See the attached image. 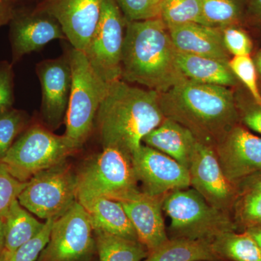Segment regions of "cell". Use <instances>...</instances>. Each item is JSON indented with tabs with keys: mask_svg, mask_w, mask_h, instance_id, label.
<instances>
[{
	"mask_svg": "<svg viewBox=\"0 0 261 261\" xmlns=\"http://www.w3.org/2000/svg\"><path fill=\"white\" fill-rule=\"evenodd\" d=\"M9 23L13 65L55 39H67L58 20L37 7L33 10L16 7Z\"/></svg>",
	"mask_w": 261,
	"mask_h": 261,
	"instance_id": "obj_15",
	"label": "cell"
},
{
	"mask_svg": "<svg viewBox=\"0 0 261 261\" xmlns=\"http://www.w3.org/2000/svg\"><path fill=\"white\" fill-rule=\"evenodd\" d=\"M240 122L247 128L261 134V106L253 100L250 102H237Z\"/></svg>",
	"mask_w": 261,
	"mask_h": 261,
	"instance_id": "obj_36",
	"label": "cell"
},
{
	"mask_svg": "<svg viewBox=\"0 0 261 261\" xmlns=\"http://www.w3.org/2000/svg\"><path fill=\"white\" fill-rule=\"evenodd\" d=\"M28 182V181H27ZM27 182L18 181L8 171L4 163L0 161V218L4 219L13 201L18 199Z\"/></svg>",
	"mask_w": 261,
	"mask_h": 261,
	"instance_id": "obj_33",
	"label": "cell"
},
{
	"mask_svg": "<svg viewBox=\"0 0 261 261\" xmlns=\"http://www.w3.org/2000/svg\"><path fill=\"white\" fill-rule=\"evenodd\" d=\"M197 141L190 130L165 118L144 137L142 144L167 154L189 170Z\"/></svg>",
	"mask_w": 261,
	"mask_h": 261,
	"instance_id": "obj_20",
	"label": "cell"
},
{
	"mask_svg": "<svg viewBox=\"0 0 261 261\" xmlns=\"http://www.w3.org/2000/svg\"><path fill=\"white\" fill-rule=\"evenodd\" d=\"M102 0H41L37 8L58 20L72 47L84 51L97 27Z\"/></svg>",
	"mask_w": 261,
	"mask_h": 261,
	"instance_id": "obj_17",
	"label": "cell"
},
{
	"mask_svg": "<svg viewBox=\"0 0 261 261\" xmlns=\"http://www.w3.org/2000/svg\"><path fill=\"white\" fill-rule=\"evenodd\" d=\"M189 173L192 188L210 205L231 215L238 197V187L225 176L214 147L197 141Z\"/></svg>",
	"mask_w": 261,
	"mask_h": 261,
	"instance_id": "obj_11",
	"label": "cell"
},
{
	"mask_svg": "<svg viewBox=\"0 0 261 261\" xmlns=\"http://www.w3.org/2000/svg\"><path fill=\"white\" fill-rule=\"evenodd\" d=\"M18 200L40 219L54 220L65 214L77 201V176L66 161L33 176Z\"/></svg>",
	"mask_w": 261,
	"mask_h": 261,
	"instance_id": "obj_7",
	"label": "cell"
},
{
	"mask_svg": "<svg viewBox=\"0 0 261 261\" xmlns=\"http://www.w3.org/2000/svg\"><path fill=\"white\" fill-rule=\"evenodd\" d=\"M14 1L17 3L18 2L22 1V0H14Z\"/></svg>",
	"mask_w": 261,
	"mask_h": 261,
	"instance_id": "obj_44",
	"label": "cell"
},
{
	"mask_svg": "<svg viewBox=\"0 0 261 261\" xmlns=\"http://www.w3.org/2000/svg\"><path fill=\"white\" fill-rule=\"evenodd\" d=\"M162 196H152L139 188L116 196L135 228L139 241L149 253L169 240L163 216Z\"/></svg>",
	"mask_w": 261,
	"mask_h": 261,
	"instance_id": "obj_16",
	"label": "cell"
},
{
	"mask_svg": "<svg viewBox=\"0 0 261 261\" xmlns=\"http://www.w3.org/2000/svg\"><path fill=\"white\" fill-rule=\"evenodd\" d=\"M126 22L116 0H102L99 22L83 51L96 73L107 83L121 80Z\"/></svg>",
	"mask_w": 261,
	"mask_h": 261,
	"instance_id": "obj_9",
	"label": "cell"
},
{
	"mask_svg": "<svg viewBox=\"0 0 261 261\" xmlns=\"http://www.w3.org/2000/svg\"><path fill=\"white\" fill-rule=\"evenodd\" d=\"M244 231H246L247 233H248L255 240L257 245L261 248V226L247 228V229Z\"/></svg>",
	"mask_w": 261,
	"mask_h": 261,
	"instance_id": "obj_40",
	"label": "cell"
},
{
	"mask_svg": "<svg viewBox=\"0 0 261 261\" xmlns=\"http://www.w3.org/2000/svg\"><path fill=\"white\" fill-rule=\"evenodd\" d=\"M77 195L110 199L139 188L132 159L113 147L86 160L76 172Z\"/></svg>",
	"mask_w": 261,
	"mask_h": 261,
	"instance_id": "obj_8",
	"label": "cell"
},
{
	"mask_svg": "<svg viewBox=\"0 0 261 261\" xmlns=\"http://www.w3.org/2000/svg\"><path fill=\"white\" fill-rule=\"evenodd\" d=\"M159 93L118 80L108 86L95 118L103 148L113 147L132 159L146 135L164 120Z\"/></svg>",
	"mask_w": 261,
	"mask_h": 261,
	"instance_id": "obj_2",
	"label": "cell"
},
{
	"mask_svg": "<svg viewBox=\"0 0 261 261\" xmlns=\"http://www.w3.org/2000/svg\"><path fill=\"white\" fill-rule=\"evenodd\" d=\"M239 195L231 211L238 231L261 226V187H238Z\"/></svg>",
	"mask_w": 261,
	"mask_h": 261,
	"instance_id": "obj_26",
	"label": "cell"
},
{
	"mask_svg": "<svg viewBox=\"0 0 261 261\" xmlns=\"http://www.w3.org/2000/svg\"><path fill=\"white\" fill-rule=\"evenodd\" d=\"M10 252L7 251L6 250H3L0 252V261H7L10 256Z\"/></svg>",
	"mask_w": 261,
	"mask_h": 261,
	"instance_id": "obj_43",
	"label": "cell"
},
{
	"mask_svg": "<svg viewBox=\"0 0 261 261\" xmlns=\"http://www.w3.org/2000/svg\"><path fill=\"white\" fill-rule=\"evenodd\" d=\"M3 220L5 250L10 253L39 234L45 224V222H40L34 218L32 213L20 205L18 199L13 201Z\"/></svg>",
	"mask_w": 261,
	"mask_h": 261,
	"instance_id": "obj_23",
	"label": "cell"
},
{
	"mask_svg": "<svg viewBox=\"0 0 261 261\" xmlns=\"http://www.w3.org/2000/svg\"><path fill=\"white\" fill-rule=\"evenodd\" d=\"M132 161L142 191L149 195L162 196L190 187L189 170L157 149L142 144Z\"/></svg>",
	"mask_w": 261,
	"mask_h": 261,
	"instance_id": "obj_12",
	"label": "cell"
},
{
	"mask_svg": "<svg viewBox=\"0 0 261 261\" xmlns=\"http://www.w3.org/2000/svg\"><path fill=\"white\" fill-rule=\"evenodd\" d=\"M5 226L4 220L0 218V252L5 250Z\"/></svg>",
	"mask_w": 261,
	"mask_h": 261,
	"instance_id": "obj_41",
	"label": "cell"
},
{
	"mask_svg": "<svg viewBox=\"0 0 261 261\" xmlns=\"http://www.w3.org/2000/svg\"><path fill=\"white\" fill-rule=\"evenodd\" d=\"M75 151L64 136L35 123L19 136L1 162L13 177L27 182L38 173L64 162Z\"/></svg>",
	"mask_w": 261,
	"mask_h": 261,
	"instance_id": "obj_6",
	"label": "cell"
},
{
	"mask_svg": "<svg viewBox=\"0 0 261 261\" xmlns=\"http://www.w3.org/2000/svg\"><path fill=\"white\" fill-rule=\"evenodd\" d=\"M178 53L230 61L221 29L199 23H187L168 28Z\"/></svg>",
	"mask_w": 261,
	"mask_h": 261,
	"instance_id": "obj_18",
	"label": "cell"
},
{
	"mask_svg": "<svg viewBox=\"0 0 261 261\" xmlns=\"http://www.w3.org/2000/svg\"><path fill=\"white\" fill-rule=\"evenodd\" d=\"M126 21L160 18L159 0H116Z\"/></svg>",
	"mask_w": 261,
	"mask_h": 261,
	"instance_id": "obj_31",
	"label": "cell"
},
{
	"mask_svg": "<svg viewBox=\"0 0 261 261\" xmlns=\"http://www.w3.org/2000/svg\"><path fill=\"white\" fill-rule=\"evenodd\" d=\"M144 261L224 260L215 251L211 242L174 238L149 253Z\"/></svg>",
	"mask_w": 261,
	"mask_h": 261,
	"instance_id": "obj_22",
	"label": "cell"
},
{
	"mask_svg": "<svg viewBox=\"0 0 261 261\" xmlns=\"http://www.w3.org/2000/svg\"><path fill=\"white\" fill-rule=\"evenodd\" d=\"M160 18L168 28L187 23L202 24V0H163Z\"/></svg>",
	"mask_w": 261,
	"mask_h": 261,
	"instance_id": "obj_28",
	"label": "cell"
},
{
	"mask_svg": "<svg viewBox=\"0 0 261 261\" xmlns=\"http://www.w3.org/2000/svg\"><path fill=\"white\" fill-rule=\"evenodd\" d=\"M211 244L224 261H261V248L246 231H225Z\"/></svg>",
	"mask_w": 261,
	"mask_h": 261,
	"instance_id": "obj_25",
	"label": "cell"
},
{
	"mask_svg": "<svg viewBox=\"0 0 261 261\" xmlns=\"http://www.w3.org/2000/svg\"><path fill=\"white\" fill-rule=\"evenodd\" d=\"M13 64L0 62V113L13 108L14 102V73Z\"/></svg>",
	"mask_w": 261,
	"mask_h": 261,
	"instance_id": "obj_35",
	"label": "cell"
},
{
	"mask_svg": "<svg viewBox=\"0 0 261 261\" xmlns=\"http://www.w3.org/2000/svg\"><path fill=\"white\" fill-rule=\"evenodd\" d=\"M159 104L164 118L177 122L213 147L240 123L233 92L222 86L185 79L160 93Z\"/></svg>",
	"mask_w": 261,
	"mask_h": 261,
	"instance_id": "obj_1",
	"label": "cell"
},
{
	"mask_svg": "<svg viewBox=\"0 0 261 261\" xmlns=\"http://www.w3.org/2000/svg\"><path fill=\"white\" fill-rule=\"evenodd\" d=\"M177 50L161 18L126 21L121 79L159 93L185 80L176 63Z\"/></svg>",
	"mask_w": 261,
	"mask_h": 261,
	"instance_id": "obj_3",
	"label": "cell"
},
{
	"mask_svg": "<svg viewBox=\"0 0 261 261\" xmlns=\"http://www.w3.org/2000/svg\"><path fill=\"white\" fill-rule=\"evenodd\" d=\"M243 10V0H202V25L217 29L235 25Z\"/></svg>",
	"mask_w": 261,
	"mask_h": 261,
	"instance_id": "obj_27",
	"label": "cell"
},
{
	"mask_svg": "<svg viewBox=\"0 0 261 261\" xmlns=\"http://www.w3.org/2000/svg\"><path fill=\"white\" fill-rule=\"evenodd\" d=\"M54 220H47L39 234L10 254L7 261H36L49 242Z\"/></svg>",
	"mask_w": 261,
	"mask_h": 261,
	"instance_id": "obj_32",
	"label": "cell"
},
{
	"mask_svg": "<svg viewBox=\"0 0 261 261\" xmlns=\"http://www.w3.org/2000/svg\"><path fill=\"white\" fill-rule=\"evenodd\" d=\"M68 56L72 84L63 136L78 150L92 134L98 109L111 83L98 75L83 51L72 47Z\"/></svg>",
	"mask_w": 261,
	"mask_h": 261,
	"instance_id": "obj_4",
	"label": "cell"
},
{
	"mask_svg": "<svg viewBox=\"0 0 261 261\" xmlns=\"http://www.w3.org/2000/svg\"><path fill=\"white\" fill-rule=\"evenodd\" d=\"M254 63H255V67H256L257 71L258 72L261 76V50L257 53Z\"/></svg>",
	"mask_w": 261,
	"mask_h": 261,
	"instance_id": "obj_42",
	"label": "cell"
},
{
	"mask_svg": "<svg viewBox=\"0 0 261 261\" xmlns=\"http://www.w3.org/2000/svg\"><path fill=\"white\" fill-rule=\"evenodd\" d=\"M36 71L42 87V121L53 132L65 123L69 103L72 73L68 55L41 62Z\"/></svg>",
	"mask_w": 261,
	"mask_h": 261,
	"instance_id": "obj_14",
	"label": "cell"
},
{
	"mask_svg": "<svg viewBox=\"0 0 261 261\" xmlns=\"http://www.w3.org/2000/svg\"><path fill=\"white\" fill-rule=\"evenodd\" d=\"M214 149L225 176L237 187L245 178L261 173V138L240 123Z\"/></svg>",
	"mask_w": 261,
	"mask_h": 261,
	"instance_id": "obj_13",
	"label": "cell"
},
{
	"mask_svg": "<svg viewBox=\"0 0 261 261\" xmlns=\"http://www.w3.org/2000/svg\"><path fill=\"white\" fill-rule=\"evenodd\" d=\"M176 63L187 80L226 87L238 84L228 62L177 51Z\"/></svg>",
	"mask_w": 261,
	"mask_h": 261,
	"instance_id": "obj_21",
	"label": "cell"
},
{
	"mask_svg": "<svg viewBox=\"0 0 261 261\" xmlns=\"http://www.w3.org/2000/svg\"><path fill=\"white\" fill-rule=\"evenodd\" d=\"M243 186H260L261 187V173L252 175L250 177H247L240 182L238 187Z\"/></svg>",
	"mask_w": 261,
	"mask_h": 261,
	"instance_id": "obj_38",
	"label": "cell"
},
{
	"mask_svg": "<svg viewBox=\"0 0 261 261\" xmlns=\"http://www.w3.org/2000/svg\"><path fill=\"white\" fill-rule=\"evenodd\" d=\"M77 201L88 214L93 230L139 240L126 211L118 201L91 195H77Z\"/></svg>",
	"mask_w": 261,
	"mask_h": 261,
	"instance_id": "obj_19",
	"label": "cell"
},
{
	"mask_svg": "<svg viewBox=\"0 0 261 261\" xmlns=\"http://www.w3.org/2000/svg\"><path fill=\"white\" fill-rule=\"evenodd\" d=\"M29 116L25 111L10 108L0 113V161L17 138L27 129Z\"/></svg>",
	"mask_w": 261,
	"mask_h": 261,
	"instance_id": "obj_29",
	"label": "cell"
},
{
	"mask_svg": "<svg viewBox=\"0 0 261 261\" xmlns=\"http://www.w3.org/2000/svg\"><path fill=\"white\" fill-rule=\"evenodd\" d=\"M250 10L252 14L261 20V0H250Z\"/></svg>",
	"mask_w": 261,
	"mask_h": 261,
	"instance_id": "obj_39",
	"label": "cell"
},
{
	"mask_svg": "<svg viewBox=\"0 0 261 261\" xmlns=\"http://www.w3.org/2000/svg\"><path fill=\"white\" fill-rule=\"evenodd\" d=\"M221 29L225 47L228 53L233 56H250L252 44L246 32L235 25Z\"/></svg>",
	"mask_w": 261,
	"mask_h": 261,
	"instance_id": "obj_34",
	"label": "cell"
},
{
	"mask_svg": "<svg viewBox=\"0 0 261 261\" xmlns=\"http://www.w3.org/2000/svg\"><path fill=\"white\" fill-rule=\"evenodd\" d=\"M159 1L160 2V3H161V1H163V0H159Z\"/></svg>",
	"mask_w": 261,
	"mask_h": 261,
	"instance_id": "obj_46",
	"label": "cell"
},
{
	"mask_svg": "<svg viewBox=\"0 0 261 261\" xmlns=\"http://www.w3.org/2000/svg\"><path fill=\"white\" fill-rule=\"evenodd\" d=\"M97 245L89 215L78 201L53 222L50 237L36 261H89Z\"/></svg>",
	"mask_w": 261,
	"mask_h": 261,
	"instance_id": "obj_10",
	"label": "cell"
},
{
	"mask_svg": "<svg viewBox=\"0 0 261 261\" xmlns=\"http://www.w3.org/2000/svg\"><path fill=\"white\" fill-rule=\"evenodd\" d=\"M89 261H97V260H96L95 258H94V259H92V260H89Z\"/></svg>",
	"mask_w": 261,
	"mask_h": 261,
	"instance_id": "obj_45",
	"label": "cell"
},
{
	"mask_svg": "<svg viewBox=\"0 0 261 261\" xmlns=\"http://www.w3.org/2000/svg\"><path fill=\"white\" fill-rule=\"evenodd\" d=\"M15 8L16 3L14 0H0V27L10 23Z\"/></svg>",
	"mask_w": 261,
	"mask_h": 261,
	"instance_id": "obj_37",
	"label": "cell"
},
{
	"mask_svg": "<svg viewBox=\"0 0 261 261\" xmlns=\"http://www.w3.org/2000/svg\"><path fill=\"white\" fill-rule=\"evenodd\" d=\"M230 68L251 94L252 100L261 106V93L258 88L257 69L250 56H234L228 61Z\"/></svg>",
	"mask_w": 261,
	"mask_h": 261,
	"instance_id": "obj_30",
	"label": "cell"
},
{
	"mask_svg": "<svg viewBox=\"0 0 261 261\" xmlns=\"http://www.w3.org/2000/svg\"><path fill=\"white\" fill-rule=\"evenodd\" d=\"M99 261H142L148 256L147 247L139 240L93 230Z\"/></svg>",
	"mask_w": 261,
	"mask_h": 261,
	"instance_id": "obj_24",
	"label": "cell"
},
{
	"mask_svg": "<svg viewBox=\"0 0 261 261\" xmlns=\"http://www.w3.org/2000/svg\"><path fill=\"white\" fill-rule=\"evenodd\" d=\"M163 210L171 219L169 239L211 242L225 231H238L231 215L210 205L193 188L175 190L165 195Z\"/></svg>",
	"mask_w": 261,
	"mask_h": 261,
	"instance_id": "obj_5",
	"label": "cell"
}]
</instances>
